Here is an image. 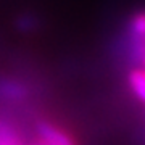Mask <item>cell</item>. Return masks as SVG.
<instances>
[{"label": "cell", "mask_w": 145, "mask_h": 145, "mask_svg": "<svg viewBox=\"0 0 145 145\" xmlns=\"http://www.w3.org/2000/svg\"><path fill=\"white\" fill-rule=\"evenodd\" d=\"M37 132L40 135V140L50 145H78L76 140L68 132L61 131L60 127L50 124V123H45V121H40L37 124Z\"/></svg>", "instance_id": "cell-1"}, {"label": "cell", "mask_w": 145, "mask_h": 145, "mask_svg": "<svg viewBox=\"0 0 145 145\" xmlns=\"http://www.w3.org/2000/svg\"><path fill=\"white\" fill-rule=\"evenodd\" d=\"M129 84L134 93L145 102V71L144 68H135L129 72Z\"/></svg>", "instance_id": "cell-2"}, {"label": "cell", "mask_w": 145, "mask_h": 145, "mask_svg": "<svg viewBox=\"0 0 145 145\" xmlns=\"http://www.w3.org/2000/svg\"><path fill=\"white\" fill-rule=\"evenodd\" d=\"M131 36L132 40L145 37V10L137 11L131 20Z\"/></svg>", "instance_id": "cell-3"}, {"label": "cell", "mask_w": 145, "mask_h": 145, "mask_svg": "<svg viewBox=\"0 0 145 145\" xmlns=\"http://www.w3.org/2000/svg\"><path fill=\"white\" fill-rule=\"evenodd\" d=\"M132 42H134V55H135V58H137L145 68V37L144 39L132 40Z\"/></svg>", "instance_id": "cell-4"}, {"label": "cell", "mask_w": 145, "mask_h": 145, "mask_svg": "<svg viewBox=\"0 0 145 145\" xmlns=\"http://www.w3.org/2000/svg\"><path fill=\"white\" fill-rule=\"evenodd\" d=\"M32 145H44V144H42V142H40V140H37V142H36V144H32Z\"/></svg>", "instance_id": "cell-5"}, {"label": "cell", "mask_w": 145, "mask_h": 145, "mask_svg": "<svg viewBox=\"0 0 145 145\" xmlns=\"http://www.w3.org/2000/svg\"><path fill=\"white\" fill-rule=\"evenodd\" d=\"M39 140H40V139H39ZM40 142H42L44 145H50V144H47V142H44V140H40Z\"/></svg>", "instance_id": "cell-6"}]
</instances>
